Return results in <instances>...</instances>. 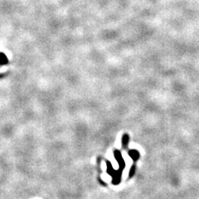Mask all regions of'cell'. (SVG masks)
<instances>
[{
	"instance_id": "cell-3",
	"label": "cell",
	"mask_w": 199,
	"mask_h": 199,
	"mask_svg": "<svg viewBox=\"0 0 199 199\" xmlns=\"http://www.w3.org/2000/svg\"><path fill=\"white\" fill-rule=\"evenodd\" d=\"M129 155L131 159L134 160V161H137L138 159H140V153L137 151V150H135V149H133V150H130L129 151Z\"/></svg>"
},
{
	"instance_id": "cell-4",
	"label": "cell",
	"mask_w": 199,
	"mask_h": 199,
	"mask_svg": "<svg viewBox=\"0 0 199 199\" xmlns=\"http://www.w3.org/2000/svg\"><path fill=\"white\" fill-rule=\"evenodd\" d=\"M129 142H130V136L127 134H125L122 137V145H123L124 149H126L128 147Z\"/></svg>"
},
{
	"instance_id": "cell-5",
	"label": "cell",
	"mask_w": 199,
	"mask_h": 199,
	"mask_svg": "<svg viewBox=\"0 0 199 199\" xmlns=\"http://www.w3.org/2000/svg\"><path fill=\"white\" fill-rule=\"evenodd\" d=\"M106 171H107V173L110 174V176H113V174L115 173V168H113V166L112 164H110V162L107 161L106 162Z\"/></svg>"
},
{
	"instance_id": "cell-2",
	"label": "cell",
	"mask_w": 199,
	"mask_h": 199,
	"mask_svg": "<svg viewBox=\"0 0 199 199\" xmlns=\"http://www.w3.org/2000/svg\"><path fill=\"white\" fill-rule=\"evenodd\" d=\"M121 175H122V171L120 170V169L117 171L115 170V173L112 176V182H113V184L117 185L120 182Z\"/></svg>"
},
{
	"instance_id": "cell-7",
	"label": "cell",
	"mask_w": 199,
	"mask_h": 199,
	"mask_svg": "<svg viewBox=\"0 0 199 199\" xmlns=\"http://www.w3.org/2000/svg\"><path fill=\"white\" fill-rule=\"evenodd\" d=\"M135 169H136V167H135V165L134 164V165H132V167H131L130 170V178L131 177H133L134 174H135Z\"/></svg>"
},
{
	"instance_id": "cell-1",
	"label": "cell",
	"mask_w": 199,
	"mask_h": 199,
	"mask_svg": "<svg viewBox=\"0 0 199 199\" xmlns=\"http://www.w3.org/2000/svg\"><path fill=\"white\" fill-rule=\"evenodd\" d=\"M114 155L115 158L116 159V161L118 162L119 169L122 171L124 168H125V162L124 160L123 157H122V154H121V153L119 151V150H115Z\"/></svg>"
},
{
	"instance_id": "cell-6",
	"label": "cell",
	"mask_w": 199,
	"mask_h": 199,
	"mask_svg": "<svg viewBox=\"0 0 199 199\" xmlns=\"http://www.w3.org/2000/svg\"><path fill=\"white\" fill-rule=\"evenodd\" d=\"M8 60L7 56L3 53V52H0V66H3V65L8 64Z\"/></svg>"
}]
</instances>
